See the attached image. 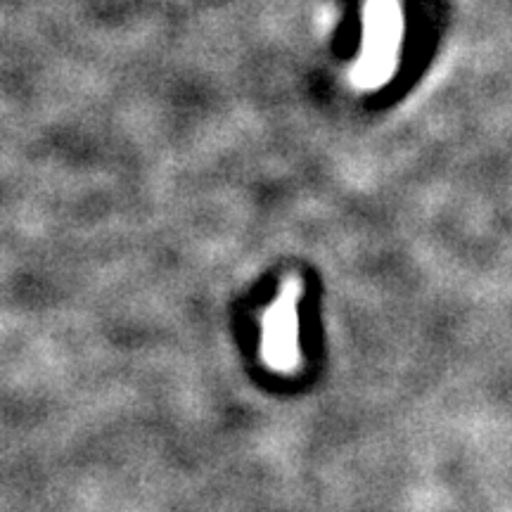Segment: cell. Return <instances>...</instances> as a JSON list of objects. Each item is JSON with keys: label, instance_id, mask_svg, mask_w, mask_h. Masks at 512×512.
I'll return each mask as SVG.
<instances>
[{"label": "cell", "instance_id": "1", "mask_svg": "<svg viewBox=\"0 0 512 512\" xmlns=\"http://www.w3.org/2000/svg\"><path fill=\"white\" fill-rule=\"evenodd\" d=\"M396 43H399V12H396L389 0H377L368 22L363 76H368L373 81L380 79L387 62H392Z\"/></svg>", "mask_w": 512, "mask_h": 512}]
</instances>
